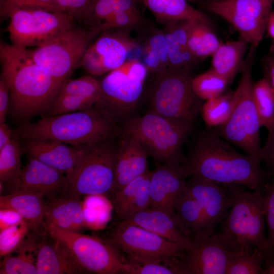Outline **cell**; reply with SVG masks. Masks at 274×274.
<instances>
[{
  "label": "cell",
  "instance_id": "cell-1",
  "mask_svg": "<svg viewBox=\"0 0 274 274\" xmlns=\"http://www.w3.org/2000/svg\"><path fill=\"white\" fill-rule=\"evenodd\" d=\"M261 163L238 153L213 128L196 136L181 167L183 177H198L218 184H238L263 193L270 177Z\"/></svg>",
  "mask_w": 274,
  "mask_h": 274
},
{
  "label": "cell",
  "instance_id": "cell-2",
  "mask_svg": "<svg viewBox=\"0 0 274 274\" xmlns=\"http://www.w3.org/2000/svg\"><path fill=\"white\" fill-rule=\"evenodd\" d=\"M1 76L9 84L11 112L26 119L49 112L64 83L38 64L30 50L0 43Z\"/></svg>",
  "mask_w": 274,
  "mask_h": 274
},
{
  "label": "cell",
  "instance_id": "cell-3",
  "mask_svg": "<svg viewBox=\"0 0 274 274\" xmlns=\"http://www.w3.org/2000/svg\"><path fill=\"white\" fill-rule=\"evenodd\" d=\"M115 123L101 109L44 116L37 122L25 123L13 130V136L23 140H54L73 146L94 144L113 139Z\"/></svg>",
  "mask_w": 274,
  "mask_h": 274
},
{
  "label": "cell",
  "instance_id": "cell-4",
  "mask_svg": "<svg viewBox=\"0 0 274 274\" xmlns=\"http://www.w3.org/2000/svg\"><path fill=\"white\" fill-rule=\"evenodd\" d=\"M192 124L150 110L127 121L121 132L137 139L148 156L156 161L181 169L185 158L183 146L191 132Z\"/></svg>",
  "mask_w": 274,
  "mask_h": 274
},
{
  "label": "cell",
  "instance_id": "cell-5",
  "mask_svg": "<svg viewBox=\"0 0 274 274\" xmlns=\"http://www.w3.org/2000/svg\"><path fill=\"white\" fill-rule=\"evenodd\" d=\"M256 48L250 46L246 57L241 78L233 92L230 116L223 124L212 128L222 138L261 163V127L253 97L252 75Z\"/></svg>",
  "mask_w": 274,
  "mask_h": 274
},
{
  "label": "cell",
  "instance_id": "cell-6",
  "mask_svg": "<svg viewBox=\"0 0 274 274\" xmlns=\"http://www.w3.org/2000/svg\"><path fill=\"white\" fill-rule=\"evenodd\" d=\"M231 199V206L220 224L221 232L242 247L257 249L265 255V268L272 257L265 232L263 193L248 191L238 184L222 185Z\"/></svg>",
  "mask_w": 274,
  "mask_h": 274
},
{
  "label": "cell",
  "instance_id": "cell-7",
  "mask_svg": "<svg viewBox=\"0 0 274 274\" xmlns=\"http://www.w3.org/2000/svg\"><path fill=\"white\" fill-rule=\"evenodd\" d=\"M113 139L82 145L72 172L66 176L63 196L104 195L112 193L115 179L117 148Z\"/></svg>",
  "mask_w": 274,
  "mask_h": 274
},
{
  "label": "cell",
  "instance_id": "cell-8",
  "mask_svg": "<svg viewBox=\"0 0 274 274\" xmlns=\"http://www.w3.org/2000/svg\"><path fill=\"white\" fill-rule=\"evenodd\" d=\"M44 227L50 237L63 246L87 273H125L126 260L111 242L52 224H45Z\"/></svg>",
  "mask_w": 274,
  "mask_h": 274
},
{
  "label": "cell",
  "instance_id": "cell-9",
  "mask_svg": "<svg viewBox=\"0 0 274 274\" xmlns=\"http://www.w3.org/2000/svg\"><path fill=\"white\" fill-rule=\"evenodd\" d=\"M97 29L74 26L44 45L30 50L33 60L58 81L65 83L78 67L94 39Z\"/></svg>",
  "mask_w": 274,
  "mask_h": 274
},
{
  "label": "cell",
  "instance_id": "cell-10",
  "mask_svg": "<svg viewBox=\"0 0 274 274\" xmlns=\"http://www.w3.org/2000/svg\"><path fill=\"white\" fill-rule=\"evenodd\" d=\"M148 72L144 63L139 59L127 60L109 72L100 82L101 99L96 106L115 123L127 117L141 98Z\"/></svg>",
  "mask_w": 274,
  "mask_h": 274
},
{
  "label": "cell",
  "instance_id": "cell-11",
  "mask_svg": "<svg viewBox=\"0 0 274 274\" xmlns=\"http://www.w3.org/2000/svg\"><path fill=\"white\" fill-rule=\"evenodd\" d=\"M192 79L190 69L168 70L157 74L151 91V110L193 123L202 104L193 90Z\"/></svg>",
  "mask_w": 274,
  "mask_h": 274
},
{
  "label": "cell",
  "instance_id": "cell-12",
  "mask_svg": "<svg viewBox=\"0 0 274 274\" xmlns=\"http://www.w3.org/2000/svg\"><path fill=\"white\" fill-rule=\"evenodd\" d=\"M8 19L12 45L24 48L44 45L75 26L77 22L65 12L32 8L13 10Z\"/></svg>",
  "mask_w": 274,
  "mask_h": 274
},
{
  "label": "cell",
  "instance_id": "cell-13",
  "mask_svg": "<svg viewBox=\"0 0 274 274\" xmlns=\"http://www.w3.org/2000/svg\"><path fill=\"white\" fill-rule=\"evenodd\" d=\"M110 242L127 255L128 261L169 262L182 257L186 247L140 226L119 223Z\"/></svg>",
  "mask_w": 274,
  "mask_h": 274
},
{
  "label": "cell",
  "instance_id": "cell-14",
  "mask_svg": "<svg viewBox=\"0 0 274 274\" xmlns=\"http://www.w3.org/2000/svg\"><path fill=\"white\" fill-rule=\"evenodd\" d=\"M274 0H224L208 3V9L231 24L240 38L257 48L266 32Z\"/></svg>",
  "mask_w": 274,
  "mask_h": 274
},
{
  "label": "cell",
  "instance_id": "cell-15",
  "mask_svg": "<svg viewBox=\"0 0 274 274\" xmlns=\"http://www.w3.org/2000/svg\"><path fill=\"white\" fill-rule=\"evenodd\" d=\"M239 247L221 231L193 242L179 259L182 274H226L231 254Z\"/></svg>",
  "mask_w": 274,
  "mask_h": 274
},
{
  "label": "cell",
  "instance_id": "cell-16",
  "mask_svg": "<svg viewBox=\"0 0 274 274\" xmlns=\"http://www.w3.org/2000/svg\"><path fill=\"white\" fill-rule=\"evenodd\" d=\"M100 33L89 47L81 64L92 75H102L120 66L138 46L128 30L110 29Z\"/></svg>",
  "mask_w": 274,
  "mask_h": 274
},
{
  "label": "cell",
  "instance_id": "cell-17",
  "mask_svg": "<svg viewBox=\"0 0 274 274\" xmlns=\"http://www.w3.org/2000/svg\"><path fill=\"white\" fill-rule=\"evenodd\" d=\"M183 189L198 203L202 212L209 236L226 218L231 199L225 188L204 179L192 177L184 180Z\"/></svg>",
  "mask_w": 274,
  "mask_h": 274
},
{
  "label": "cell",
  "instance_id": "cell-18",
  "mask_svg": "<svg viewBox=\"0 0 274 274\" xmlns=\"http://www.w3.org/2000/svg\"><path fill=\"white\" fill-rule=\"evenodd\" d=\"M66 180V175L62 172L28 156L19 177L8 186L10 193L31 192L51 197L62 192Z\"/></svg>",
  "mask_w": 274,
  "mask_h": 274
},
{
  "label": "cell",
  "instance_id": "cell-19",
  "mask_svg": "<svg viewBox=\"0 0 274 274\" xmlns=\"http://www.w3.org/2000/svg\"><path fill=\"white\" fill-rule=\"evenodd\" d=\"M183 177L180 169L161 164L152 171L150 182L149 208L175 216L177 203L183 192Z\"/></svg>",
  "mask_w": 274,
  "mask_h": 274
},
{
  "label": "cell",
  "instance_id": "cell-20",
  "mask_svg": "<svg viewBox=\"0 0 274 274\" xmlns=\"http://www.w3.org/2000/svg\"><path fill=\"white\" fill-rule=\"evenodd\" d=\"M22 150L28 156L68 176L82 151V145L73 146L60 142L41 139L22 140Z\"/></svg>",
  "mask_w": 274,
  "mask_h": 274
},
{
  "label": "cell",
  "instance_id": "cell-21",
  "mask_svg": "<svg viewBox=\"0 0 274 274\" xmlns=\"http://www.w3.org/2000/svg\"><path fill=\"white\" fill-rule=\"evenodd\" d=\"M121 137L117 148L115 179L112 194L148 170L149 156L139 141L123 133Z\"/></svg>",
  "mask_w": 274,
  "mask_h": 274
},
{
  "label": "cell",
  "instance_id": "cell-22",
  "mask_svg": "<svg viewBox=\"0 0 274 274\" xmlns=\"http://www.w3.org/2000/svg\"><path fill=\"white\" fill-rule=\"evenodd\" d=\"M120 223L140 226L181 244L186 247V249L193 244V242L182 232L175 216L161 210L148 208L121 220Z\"/></svg>",
  "mask_w": 274,
  "mask_h": 274
},
{
  "label": "cell",
  "instance_id": "cell-23",
  "mask_svg": "<svg viewBox=\"0 0 274 274\" xmlns=\"http://www.w3.org/2000/svg\"><path fill=\"white\" fill-rule=\"evenodd\" d=\"M195 20L197 19L172 21L162 30L166 41L168 70H190L197 62L188 43L189 30Z\"/></svg>",
  "mask_w": 274,
  "mask_h": 274
},
{
  "label": "cell",
  "instance_id": "cell-24",
  "mask_svg": "<svg viewBox=\"0 0 274 274\" xmlns=\"http://www.w3.org/2000/svg\"><path fill=\"white\" fill-rule=\"evenodd\" d=\"M48 198L45 201V224H52L76 232L86 226L83 206L80 198L63 195Z\"/></svg>",
  "mask_w": 274,
  "mask_h": 274
},
{
  "label": "cell",
  "instance_id": "cell-25",
  "mask_svg": "<svg viewBox=\"0 0 274 274\" xmlns=\"http://www.w3.org/2000/svg\"><path fill=\"white\" fill-rule=\"evenodd\" d=\"M52 239L38 244L37 274L87 273L63 246Z\"/></svg>",
  "mask_w": 274,
  "mask_h": 274
},
{
  "label": "cell",
  "instance_id": "cell-26",
  "mask_svg": "<svg viewBox=\"0 0 274 274\" xmlns=\"http://www.w3.org/2000/svg\"><path fill=\"white\" fill-rule=\"evenodd\" d=\"M42 194L15 192L0 197V209H12L20 214L35 231L45 227V201Z\"/></svg>",
  "mask_w": 274,
  "mask_h": 274
},
{
  "label": "cell",
  "instance_id": "cell-27",
  "mask_svg": "<svg viewBox=\"0 0 274 274\" xmlns=\"http://www.w3.org/2000/svg\"><path fill=\"white\" fill-rule=\"evenodd\" d=\"M250 45L244 40L231 41L222 43L213 54L211 69L224 77L231 84L245 61V55Z\"/></svg>",
  "mask_w": 274,
  "mask_h": 274
},
{
  "label": "cell",
  "instance_id": "cell-28",
  "mask_svg": "<svg viewBox=\"0 0 274 274\" xmlns=\"http://www.w3.org/2000/svg\"><path fill=\"white\" fill-rule=\"evenodd\" d=\"M175 217L182 232L193 242L210 236L200 207L184 189L176 206Z\"/></svg>",
  "mask_w": 274,
  "mask_h": 274
},
{
  "label": "cell",
  "instance_id": "cell-29",
  "mask_svg": "<svg viewBox=\"0 0 274 274\" xmlns=\"http://www.w3.org/2000/svg\"><path fill=\"white\" fill-rule=\"evenodd\" d=\"M156 19L165 24L178 20L197 19L210 22L204 13L195 9L187 0H143Z\"/></svg>",
  "mask_w": 274,
  "mask_h": 274
},
{
  "label": "cell",
  "instance_id": "cell-30",
  "mask_svg": "<svg viewBox=\"0 0 274 274\" xmlns=\"http://www.w3.org/2000/svg\"><path fill=\"white\" fill-rule=\"evenodd\" d=\"M38 244L29 236L16 250L17 254L4 257L1 264V274H37L36 261Z\"/></svg>",
  "mask_w": 274,
  "mask_h": 274
},
{
  "label": "cell",
  "instance_id": "cell-31",
  "mask_svg": "<svg viewBox=\"0 0 274 274\" xmlns=\"http://www.w3.org/2000/svg\"><path fill=\"white\" fill-rule=\"evenodd\" d=\"M188 43L191 52L197 60L212 56L222 44L210 22L199 20H195L190 27Z\"/></svg>",
  "mask_w": 274,
  "mask_h": 274
},
{
  "label": "cell",
  "instance_id": "cell-32",
  "mask_svg": "<svg viewBox=\"0 0 274 274\" xmlns=\"http://www.w3.org/2000/svg\"><path fill=\"white\" fill-rule=\"evenodd\" d=\"M144 63L148 72L159 74L168 70V58L165 36L162 30L152 28L143 49Z\"/></svg>",
  "mask_w": 274,
  "mask_h": 274
},
{
  "label": "cell",
  "instance_id": "cell-33",
  "mask_svg": "<svg viewBox=\"0 0 274 274\" xmlns=\"http://www.w3.org/2000/svg\"><path fill=\"white\" fill-rule=\"evenodd\" d=\"M253 93L261 127L269 131L274 128V93L264 77L254 82Z\"/></svg>",
  "mask_w": 274,
  "mask_h": 274
},
{
  "label": "cell",
  "instance_id": "cell-34",
  "mask_svg": "<svg viewBox=\"0 0 274 274\" xmlns=\"http://www.w3.org/2000/svg\"><path fill=\"white\" fill-rule=\"evenodd\" d=\"M264 261V254L258 249L238 247L231 254L226 274H260Z\"/></svg>",
  "mask_w": 274,
  "mask_h": 274
},
{
  "label": "cell",
  "instance_id": "cell-35",
  "mask_svg": "<svg viewBox=\"0 0 274 274\" xmlns=\"http://www.w3.org/2000/svg\"><path fill=\"white\" fill-rule=\"evenodd\" d=\"M20 141L13 136L11 141L0 150V179L8 185L15 182L22 171Z\"/></svg>",
  "mask_w": 274,
  "mask_h": 274
},
{
  "label": "cell",
  "instance_id": "cell-36",
  "mask_svg": "<svg viewBox=\"0 0 274 274\" xmlns=\"http://www.w3.org/2000/svg\"><path fill=\"white\" fill-rule=\"evenodd\" d=\"M233 92H224L221 95L206 100L200 113L209 128L223 124L229 118L232 109Z\"/></svg>",
  "mask_w": 274,
  "mask_h": 274
},
{
  "label": "cell",
  "instance_id": "cell-37",
  "mask_svg": "<svg viewBox=\"0 0 274 274\" xmlns=\"http://www.w3.org/2000/svg\"><path fill=\"white\" fill-rule=\"evenodd\" d=\"M191 85L195 95L201 100H207L223 94L229 83L226 79L210 68L192 78Z\"/></svg>",
  "mask_w": 274,
  "mask_h": 274
},
{
  "label": "cell",
  "instance_id": "cell-38",
  "mask_svg": "<svg viewBox=\"0 0 274 274\" xmlns=\"http://www.w3.org/2000/svg\"><path fill=\"white\" fill-rule=\"evenodd\" d=\"M60 93L79 96L95 105H98L101 99L100 82L90 76L67 80Z\"/></svg>",
  "mask_w": 274,
  "mask_h": 274
},
{
  "label": "cell",
  "instance_id": "cell-39",
  "mask_svg": "<svg viewBox=\"0 0 274 274\" xmlns=\"http://www.w3.org/2000/svg\"><path fill=\"white\" fill-rule=\"evenodd\" d=\"M29 223L25 219L20 223L0 230L1 257L15 251L22 243L29 230Z\"/></svg>",
  "mask_w": 274,
  "mask_h": 274
},
{
  "label": "cell",
  "instance_id": "cell-40",
  "mask_svg": "<svg viewBox=\"0 0 274 274\" xmlns=\"http://www.w3.org/2000/svg\"><path fill=\"white\" fill-rule=\"evenodd\" d=\"M127 274H182L179 258L171 262H132L126 260Z\"/></svg>",
  "mask_w": 274,
  "mask_h": 274
},
{
  "label": "cell",
  "instance_id": "cell-41",
  "mask_svg": "<svg viewBox=\"0 0 274 274\" xmlns=\"http://www.w3.org/2000/svg\"><path fill=\"white\" fill-rule=\"evenodd\" d=\"M96 106L92 102L78 95L60 93L47 116L84 111Z\"/></svg>",
  "mask_w": 274,
  "mask_h": 274
},
{
  "label": "cell",
  "instance_id": "cell-42",
  "mask_svg": "<svg viewBox=\"0 0 274 274\" xmlns=\"http://www.w3.org/2000/svg\"><path fill=\"white\" fill-rule=\"evenodd\" d=\"M20 8L39 9L52 12H62L55 0H0L1 21L8 19L9 14L11 11Z\"/></svg>",
  "mask_w": 274,
  "mask_h": 274
},
{
  "label": "cell",
  "instance_id": "cell-43",
  "mask_svg": "<svg viewBox=\"0 0 274 274\" xmlns=\"http://www.w3.org/2000/svg\"><path fill=\"white\" fill-rule=\"evenodd\" d=\"M150 171L134 179L118 191L113 193V203L116 213L120 218L126 208L136 197L143 182Z\"/></svg>",
  "mask_w": 274,
  "mask_h": 274
},
{
  "label": "cell",
  "instance_id": "cell-44",
  "mask_svg": "<svg viewBox=\"0 0 274 274\" xmlns=\"http://www.w3.org/2000/svg\"><path fill=\"white\" fill-rule=\"evenodd\" d=\"M142 16L139 10L119 11L114 13L99 27L101 31L110 29H123L129 30L142 22Z\"/></svg>",
  "mask_w": 274,
  "mask_h": 274
},
{
  "label": "cell",
  "instance_id": "cell-45",
  "mask_svg": "<svg viewBox=\"0 0 274 274\" xmlns=\"http://www.w3.org/2000/svg\"><path fill=\"white\" fill-rule=\"evenodd\" d=\"M263 195L264 217L267 230L266 236L273 259L274 257V180L270 179L266 184Z\"/></svg>",
  "mask_w": 274,
  "mask_h": 274
},
{
  "label": "cell",
  "instance_id": "cell-46",
  "mask_svg": "<svg viewBox=\"0 0 274 274\" xmlns=\"http://www.w3.org/2000/svg\"><path fill=\"white\" fill-rule=\"evenodd\" d=\"M152 171L142 185L136 197L125 210L120 218L124 220L134 214L149 208L150 202V182Z\"/></svg>",
  "mask_w": 274,
  "mask_h": 274
},
{
  "label": "cell",
  "instance_id": "cell-47",
  "mask_svg": "<svg viewBox=\"0 0 274 274\" xmlns=\"http://www.w3.org/2000/svg\"><path fill=\"white\" fill-rule=\"evenodd\" d=\"M61 11L83 23L93 0H55Z\"/></svg>",
  "mask_w": 274,
  "mask_h": 274
},
{
  "label": "cell",
  "instance_id": "cell-48",
  "mask_svg": "<svg viewBox=\"0 0 274 274\" xmlns=\"http://www.w3.org/2000/svg\"><path fill=\"white\" fill-rule=\"evenodd\" d=\"M261 160L270 179L274 180V128L268 131L266 143L262 148Z\"/></svg>",
  "mask_w": 274,
  "mask_h": 274
},
{
  "label": "cell",
  "instance_id": "cell-49",
  "mask_svg": "<svg viewBox=\"0 0 274 274\" xmlns=\"http://www.w3.org/2000/svg\"><path fill=\"white\" fill-rule=\"evenodd\" d=\"M10 87L2 77L0 79V123L6 122V117L9 109Z\"/></svg>",
  "mask_w": 274,
  "mask_h": 274
},
{
  "label": "cell",
  "instance_id": "cell-50",
  "mask_svg": "<svg viewBox=\"0 0 274 274\" xmlns=\"http://www.w3.org/2000/svg\"><path fill=\"white\" fill-rule=\"evenodd\" d=\"M24 220L16 211L12 209H0V230L17 224Z\"/></svg>",
  "mask_w": 274,
  "mask_h": 274
},
{
  "label": "cell",
  "instance_id": "cell-51",
  "mask_svg": "<svg viewBox=\"0 0 274 274\" xmlns=\"http://www.w3.org/2000/svg\"><path fill=\"white\" fill-rule=\"evenodd\" d=\"M264 77L268 82L274 93V56L271 53L265 56L262 60Z\"/></svg>",
  "mask_w": 274,
  "mask_h": 274
},
{
  "label": "cell",
  "instance_id": "cell-52",
  "mask_svg": "<svg viewBox=\"0 0 274 274\" xmlns=\"http://www.w3.org/2000/svg\"><path fill=\"white\" fill-rule=\"evenodd\" d=\"M13 138V130L6 122L0 123V150L9 144Z\"/></svg>",
  "mask_w": 274,
  "mask_h": 274
},
{
  "label": "cell",
  "instance_id": "cell-53",
  "mask_svg": "<svg viewBox=\"0 0 274 274\" xmlns=\"http://www.w3.org/2000/svg\"><path fill=\"white\" fill-rule=\"evenodd\" d=\"M266 32L274 43V10L270 13L266 25Z\"/></svg>",
  "mask_w": 274,
  "mask_h": 274
},
{
  "label": "cell",
  "instance_id": "cell-54",
  "mask_svg": "<svg viewBox=\"0 0 274 274\" xmlns=\"http://www.w3.org/2000/svg\"><path fill=\"white\" fill-rule=\"evenodd\" d=\"M260 274H274V257L270 264L267 267L263 268Z\"/></svg>",
  "mask_w": 274,
  "mask_h": 274
},
{
  "label": "cell",
  "instance_id": "cell-55",
  "mask_svg": "<svg viewBox=\"0 0 274 274\" xmlns=\"http://www.w3.org/2000/svg\"><path fill=\"white\" fill-rule=\"evenodd\" d=\"M270 53L274 56V43L270 47Z\"/></svg>",
  "mask_w": 274,
  "mask_h": 274
},
{
  "label": "cell",
  "instance_id": "cell-56",
  "mask_svg": "<svg viewBox=\"0 0 274 274\" xmlns=\"http://www.w3.org/2000/svg\"><path fill=\"white\" fill-rule=\"evenodd\" d=\"M208 3H213V2H220L224 0H207Z\"/></svg>",
  "mask_w": 274,
  "mask_h": 274
},
{
  "label": "cell",
  "instance_id": "cell-57",
  "mask_svg": "<svg viewBox=\"0 0 274 274\" xmlns=\"http://www.w3.org/2000/svg\"><path fill=\"white\" fill-rule=\"evenodd\" d=\"M189 2H194L198 0H187Z\"/></svg>",
  "mask_w": 274,
  "mask_h": 274
}]
</instances>
